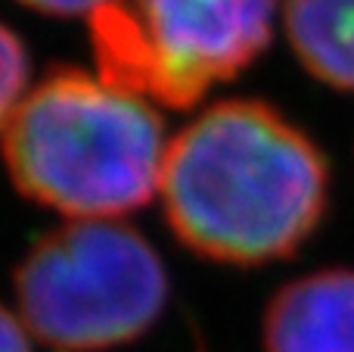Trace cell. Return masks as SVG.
Masks as SVG:
<instances>
[{
	"label": "cell",
	"mask_w": 354,
	"mask_h": 352,
	"mask_svg": "<svg viewBox=\"0 0 354 352\" xmlns=\"http://www.w3.org/2000/svg\"><path fill=\"white\" fill-rule=\"evenodd\" d=\"M22 322L50 349L103 352L134 343L168 299L159 253L122 222H66L16 268Z\"/></svg>",
	"instance_id": "3957f363"
},
{
	"label": "cell",
	"mask_w": 354,
	"mask_h": 352,
	"mask_svg": "<svg viewBox=\"0 0 354 352\" xmlns=\"http://www.w3.org/2000/svg\"><path fill=\"white\" fill-rule=\"evenodd\" d=\"M25 78H28V56L22 50V41L6 25H0V128L22 103Z\"/></svg>",
	"instance_id": "52a82bcc"
},
{
	"label": "cell",
	"mask_w": 354,
	"mask_h": 352,
	"mask_svg": "<svg viewBox=\"0 0 354 352\" xmlns=\"http://www.w3.org/2000/svg\"><path fill=\"white\" fill-rule=\"evenodd\" d=\"M277 0H112L91 16L100 78L174 109L261 56Z\"/></svg>",
	"instance_id": "277c9868"
},
{
	"label": "cell",
	"mask_w": 354,
	"mask_h": 352,
	"mask_svg": "<svg viewBox=\"0 0 354 352\" xmlns=\"http://www.w3.org/2000/svg\"><path fill=\"white\" fill-rule=\"evenodd\" d=\"M268 352H354V268L289 281L264 312Z\"/></svg>",
	"instance_id": "5b68a950"
},
{
	"label": "cell",
	"mask_w": 354,
	"mask_h": 352,
	"mask_svg": "<svg viewBox=\"0 0 354 352\" xmlns=\"http://www.w3.org/2000/svg\"><path fill=\"white\" fill-rule=\"evenodd\" d=\"M19 3L47 12V16H93L100 6L112 3V0H19Z\"/></svg>",
	"instance_id": "ba28073f"
},
{
	"label": "cell",
	"mask_w": 354,
	"mask_h": 352,
	"mask_svg": "<svg viewBox=\"0 0 354 352\" xmlns=\"http://www.w3.org/2000/svg\"><path fill=\"white\" fill-rule=\"evenodd\" d=\"M165 150L162 116L147 100L72 66L50 72L3 125L12 184L72 222H112L147 206Z\"/></svg>",
	"instance_id": "7a4b0ae2"
},
{
	"label": "cell",
	"mask_w": 354,
	"mask_h": 352,
	"mask_svg": "<svg viewBox=\"0 0 354 352\" xmlns=\"http://www.w3.org/2000/svg\"><path fill=\"white\" fill-rule=\"evenodd\" d=\"M0 352H31L22 324L0 306Z\"/></svg>",
	"instance_id": "9c48e42d"
},
{
	"label": "cell",
	"mask_w": 354,
	"mask_h": 352,
	"mask_svg": "<svg viewBox=\"0 0 354 352\" xmlns=\"http://www.w3.org/2000/svg\"><path fill=\"white\" fill-rule=\"evenodd\" d=\"M292 53L317 81L354 94V0H286Z\"/></svg>",
	"instance_id": "8992f818"
},
{
	"label": "cell",
	"mask_w": 354,
	"mask_h": 352,
	"mask_svg": "<svg viewBox=\"0 0 354 352\" xmlns=\"http://www.w3.org/2000/svg\"><path fill=\"white\" fill-rule=\"evenodd\" d=\"M159 197L177 240L224 265L292 256L317 231L330 168L317 143L264 100H221L165 150Z\"/></svg>",
	"instance_id": "6da1fadb"
}]
</instances>
